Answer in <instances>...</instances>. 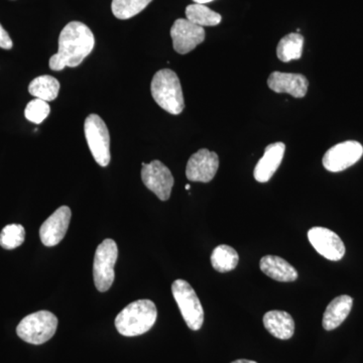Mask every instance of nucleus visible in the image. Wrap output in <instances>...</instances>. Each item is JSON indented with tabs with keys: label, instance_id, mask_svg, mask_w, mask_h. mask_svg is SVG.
I'll return each instance as SVG.
<instances>
[{
	"label": "nucleus",
	"instance_id": "16",
	"mask_svg": "<svg viewBox=\"0 0 363 363\" xmlns=\"http://www.w3.org/2000/svg\"><path fill=\"white\" fill-rule=\"evenodd\" d=\"M264 328L272 336L281 340L292 338L295 332V321L289 313L285 311H269L264 316Z\"/></svg>",
	"mask_w": 363,
	"mask_h": 363
},
{
	"label": "nucleus",
	"instance_id": "11",
	"mask_svg": "<svg viewBox=\"0 0 363 363\" xmlns=\"http://www.w3.org/2000/svg\"><path fill=\"white\" fill-rule=\"evenodd\" d=\"M312 247L325 259L338 262L345 255V245L337 234L324 227H313L308 231Z\"/></svg>",
	"mask_w": 363,
	"mask_h": 363
},
{
	"label": "nucleus",
	"instance_id": "1",
	"mask_svg": "<svg viewBox=\"0 0 363 363\" xmlns=\"http://www.w3.org/2000/svg\"><path fill=\"white\" fill-rule=\"evenodd\" d=\"M94 45L95 38L90 28L80 21H71L60 33L59 51L50 59V68L52 71L75 68L89 56Z\"/></svg>",
	"mask_w": 363,
	"mask_h": 363
},
{
	"label": "nucleus",
	"instance_id": "6",
	"mask_svg": "<svg viewBox=\"0 0 363 363\" xmlns=\"http://www.w3.org/2000/svg\"><path fill=\"white\" fill-rule=\"evenodd\" d=\"M86 140L97 164L107 167L111 162V135L106 124L97 114H90L84 123Z\"/></svg>",
	"mask_w": 363,
	"mask_h": 363
},
{
	"label": "nucleus",
	"instance_id": "9",
	"mask_svg": "<svg viewBox=\"0 0 363 363\" xmlns=\"http://www.w3.org/2000/svg\"><path fill=\"white\" fill-rule=\"evenodd\" d=\"M142 180L145 187L155 193L162 201H167L171 197L174 177L168 167L162 162H143Z\"/></svg>",
	"mask_w": 363,
	"mask_h": 363
},
{
	"label": "nucleus",
	"instance_id": "4",
	"mask_svg": "<svg viewBox=\"0 0 363 363\" xmlns=\"http://www.w3.org/2000/svg\"><path fill=\"white\" fill-rule=\"evenodd\" d=\"M58 327V318L49 311H39L28 315L16 328L18 337L26 342L40 345L55 335Z\"/></svg>",
	"mask_w": 363,
	"mask_h": 363
},
{
	"label": "nucleus",
	"instance_id": "18",
	"mask_svg": "<svg viewBox=\"0 0 363 363\" xmlns=\"http://www.w3.org/2000/svg\"><path fill=\"white\" fill-rule=\"evenodd\" d=\"M259 267L267 277L278 281H294L298 279V272L286 260L276 255H266L260 259Z\"/></svg>",
	"mask_w": 363,
	"mask_h": 363
},
{
	"label": "nucleus",
	"instance_id": "3",
	"mask_svg": "<svg viewBox=\"0 0 363 363\" xmlns=\"http://www.w3.org/2000/svg\"><path fill=\"white\" fill-rule=\"evenodd\" d=\"M150 91L157 105L169 113L178 116L185 108L183 90L175 72L169 69L157 71L152 78Z\"/></svg>",
	"mask_w": 363,
	"mask_h": 363
},
{
	"label": "nucleus",
	"instance_id": "15",
	"mask_svg": "<svg viewBox=\"0 0 363 363\" xmlns=\"http://www.w3.org/2000/svg\"><path fill=\"white\" fill-rule=\"evenodd\" d=\"M286 145L284 143H274L267 145L264 157L255 166L253 176L259 183H267L271 180L277 169L281 166L285 156Z\"/></svg>",
	"mask_w": 363,
	"mask_h": 363
},
{
	"label": "nucleus",
	"instance_id": "8",
	"mask_svg": "<svg viewBox=\"0 0 363 363\" xmlns=\"http://www.w3.org/2000/svg\"><path fill=\"white\" fill-rule=\"evenodd\" d=\"M362 156V145L355 140H347L327 150L322 162L327 171L338 173L357 164Z\"/></svg>",
	"mask_w": 363,
	"mask_h": 363
},
{
	"label": "nucleus",
	"instance_id": "10",
	"mask_svg": "<svg viewBox=\"0 0 363 363\" xmlns=\"http://www.w3.org/2000/svg\"><path fill=\"white\" fill-rule=\"evenodd\" d=\"M174 50L178 54L185 55L202 44L205 40V30L202 26L191 23L187 18H179L171 28Z\"/></svg>",
	"mask_w": 363,
	"mask_h": 363
},
{
	"label": "nucleus",
	"instance_id": "13",
	"mask_svg": "<svg viewBox=\"0 0 363 363\" xmlns=\"http://www.w3.org/2000/svg\"><path fill=\"white\" fill-rule=\"evenodd\" d=\"M71 217V209L68 206L57 209L40 226V238L43 245L49 247L58 245L65 238Z\"/></svg>",
	"mask_w": 363,
	"mask_h": 363
},
{
	"label": "nucleus",
	"instance_id": "24",
	"mask_svg": "<svg viewBox=\"0 0 363 363\" xmlns=\"http://www.w3.org/2000/svg\"><path fill=\"white\" fill-rule=\"evenodd\" d=\"M26 238V230L21 224H9L0 233V247L11 250L21 247Z\"/></svg>",
	"mask_w": 363,
	"mask_h": 363
},
{
	"label": "nucleus",
	"instance_id": "23",
	"mask_svg": "<svg viewBox=\"0 0 363 363\" xmlns=\"http://www.w3.org/2000/svg\"><path fill=\"white\" fill-rule=\"evenodd\" d=\"M152 0H112L111 11L119 20H128L142 13Z\"/></svg>",
	"mask_w": 363,
	"mask_h": 363
},
{
	"label": "nucleus",
	"instance_id": "17",
	"mask_svg": "<svg viewBox=\"0 0 363 363\" xmlns=\"http://www.w3.org/2000/svg\"><path fill=\"white\" fill-rule=\"evenodd\" d=\"M352 305V298L347 295L339 296L331 301L330 304L326 308L323 320H322L325 330H334L340 326L350 315Z\"/></svg>",
	"mask_w": 363,
	"mask_h": 363
},
{
	"label": "nucleus",
	"instance_id": "21",
	"mask_svg": "<svg viewBox=\"0 0 363 363\" xmlns=\"http://www.w3.org/2000/svg\"><path fill=\"white\" fill-rule=\"evenodd\" d=\"M240 262V255L233 247L221 245L215 247L211 255V264L215 271L228 272L233 271Z\"/></svg>",
	"mask_w": 363,
	"mask_h": 363
},
{
	"label": "nucleus",
	"instance_id": "14",
	"mask_svg": "<svg viewBox=\"0 0 363 363\" xmlns=\"http://www.w3.org/2000/svg\"><path fill=\"white\" fill-rule=\"evenodd\" d=\"M269 89L276 93H288L295 98H303L307 94L309 82L302 74L274 72L267 79Z\"/></svg>",
	"mask_w": 363,
	"mask_h": 363
},
{
	"label": "nucleus",
	"instance_id": "20",
	"mask_svg": "<svg viewBox=\"0 0 363 363\" xmlns=\"http://www.w3.org/2000/svg\"><path fill=\"white\" fill-rule=\"evenodd\" d=\"M60 83L56 78L43 75L33 79L28 86V92L39 99L50 102L58 97Z\"/></svg>",
	"mask_w": 363,
	"mask_h": 363
},
{
	"label": "nucleus",
	"instance_id": "22",
	"mask_svg": "<svg viewBox=\"0 0 363 363\" xmlns=\"http://www.w3.org/2000/svg\"><path fill=\"white\" fill-rule=\"evenodd\" d=\"M186 18L200 26H215L221 23V16L204 4H190L186 9Z\"/></svg>",
	"mask_w": 363,
	"mask_h": 363
},
{
	"label": "nucleus",
	"instance_id": "2",
	"mask_svg": "<svg viewBox=\"0 0 363 363\" xmlns=\"http://www.w3.org/2000/svg\"><path fill=\"white\" fill-rule=\"evenodd\" d=\"M157 310L150 300H138L125 308L117 315L116 327L121 335L126 337L147 333L156 323Z\"/></svg>",
	"mask_w": 363,
	"mask_h": 363
},
{
	"label": "nucleus",
	"instance_id": "7",
	"mask_svg": "<svg viewBox=\"0 0 363 363\" xmlns=\"http://www.w3.org/2000/svg\"><path fill=\"white\" fill-rule=\"evenodd\" d=\"M118 257L116 241L105 240L98 245L93 264V278L99 292H107L114 281V266Z\"/></svg>",
	"mask_w": 363,
	"mask_h": 363
},
{
	"label": "nucleus",
	"instance_id": "28",
	"mask_svg": "<svg viewBox=\"0 0 363 363\" xmlns=\"http://www.w3.org/2000/svg\"><path fill=\"white\" fill-rule=\"evenodd\" d=\"M231 363H257V362H252V360L238 359V360H235V362H233Z\"/></svg>",
	"mask_w": 363,
	"mask_h": 363
},
{
	"label": "nucleus",
	"instance_id": "25",
	"mask_svg": "<svg viewBox=\"0 0 363 363\" xmlns=\"http://www.w3.org/2000/svg\"><path fill=\"white\" fill-rule=\"evenodd\" d=\"M50 111L51 108L47 101L35 98L26 105L25 116L30 123L40 124L49 116Z\"/></svg>",
	"mask_w": 363,
	"mask_h": 363
},
{
	"label": "nucleus",
	"instance_id": "12",
	"mask_svg": "<svg viewBox=\"0 0 363 363\" xmlns=\"http://www.w3.org/2000/svg\"><path fill=\"white\" fill-rule=\"evenodd\" d=\"M219 168V157L216 152L202 149L189 159L186 176L189 181L209 183L213 180Z\"/></svg>",
	"mask_w": 363,
	"mask_h": 363
},
{
	"label": "nucleus",
	"instance_id": "5",
	"mask_svg": "<svg viewBox=\"0 0 363 363\" xmlns=\"http://www.w3.org/2000/svg\"><path fill=\"white\" fill-rule=\"evenodd\" d=\"M172 293L189 328L193 331L201 329L204 322V310L194 289L188 281L177 279L172 285Z\"/></svg>",
	"mask_w": 363,
	"mask_h": 363
},
{
	"label": "nucleus",
	"instance_id": "26",
	"mask_svg": "<svg viewBox=\"0 0 363 363\" xmlns=\"http://www.w3.org/2000/svg\"><path fill=\"white\" fill-rule=\"evenodd\" d=\"M13 43L9 37V33L4 30V26L0 25V48L4 50H11Z\"/></svg>",
	"mask_w": 363,
	"mask_h": 363
},
{
	"label": "nucleus",
	"instance_id": "29",
	"mask_svg": "<svg viewBox=\"0 0 363 363\" xmlns=\"http://www.w3.org/2000/svg\"><path fill=\"white\" fill-rule=\"evenodd\" d=\"M186 190H190V185H186Z\"/></svg>",
	"mask_w": 363,
	"mask_h": 363
},
{
	"label": "nucleus",
	"instance_id": "19",
	"mask_svg": "<svg viewBox=\"0 0 363 363\" xmlns=\"http://www.w3.org/2000/svg\"><path fill=\"white\" fill-rule=\"evenodd\" d=\"M304 47V37L298 33H289L279 40L277 48V56L284 63H289L293 60L302 57Z\"/></svg>",
	"mask_w": 363,
	"mask_h": 363
},
{
	"label": "nucleus",
	"instance_id": "27",
	"mask_svg": "<svg viewBox=\"0 0 363 363\" xmlns=\"http://www.w3.org/2000/svg\"><path fill=\"white\" fill-rule=\"evenodd\" d=\"M193 1L198 4H209V2L213 1V0H193Z\"/></svg>",
	"mask_w": 363,
	"mask_h": 363
}]
</instances>
